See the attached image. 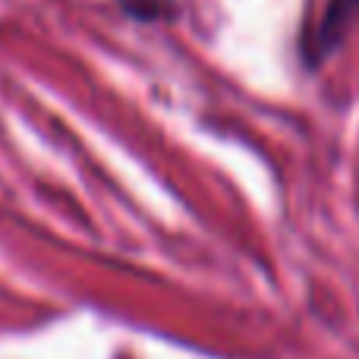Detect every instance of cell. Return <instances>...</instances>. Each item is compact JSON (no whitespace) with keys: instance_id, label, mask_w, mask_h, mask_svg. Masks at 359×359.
<instances>
[{"instance_id":"cell-1","label":"cell","mask_w":359,"mask_h":359,"mask_svg":"<svg viewBox=\"0 0 359 359\" xmlns=\"http://www.w3.org/2000/svg\"><path fill=\"white\" fill-rule=\"evenodd\" d=\"M359 22V0H328L325 13L318 16L316 25H309L299 41L306 69H318L347 44Z\"/></svg>"}]
</instances>
